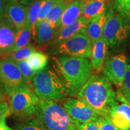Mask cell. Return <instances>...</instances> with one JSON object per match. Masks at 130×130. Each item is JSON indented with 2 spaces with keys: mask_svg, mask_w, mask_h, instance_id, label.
Instances as JSON below:
<instances>
[{
  "mask_svg": "<svg viewBox=\"0 0 130 130\" xmlns=\"http://www.w3.org/2000/svg\"><path fill=\"white\" fill-rule=\"evenodd\" d=\"M101 117L110 118L118 105L116 93L112 83L104 75H91L77 95Z\"/></svg>",
  "mask_w": 130,
  "mask_h": 130,
  "instance_id": "cell-1",
  "label": "cell"
},
{
  "mask_svg": "<svg viewBox=\"0 0 130 130\" xmlns=\"http://www.w3.org/2000/svg\"><path fill=\"white\" fill-rule=\"evenodd\" d=\"M53 69L66 86L68 95L75 97L91 76L92 66L89 58L68 56L54 57Z\"/></svg>",
  "mask_w": 130,
  "mask_h": 130,
  "instance_id": "cell-2",
  "label": "cell"
},
{
  "mask_svg": "<svg viewBox=\"0 0 130 130\" xmlns=\"http://www.w3.org/2000/svg\"><path fill=\"white\" fill-rule=\"evenodd\" d=\"M35 116L48 130H80L81 123L73 119L64 107L54 101L40 100Z\"/></svg>",
  "mask_w": 130,
  "mask_h": 130,
  "instance_id": "cell-3",
  "label": "cell"
},
{
  "mask_svg": "<svg viewBox=\"0 0 130 130\" xmlns=\"http://www.w3.org/2000/svg\"><path fill=\"white\" fill-rule=\"evenodd\" d=\"M30 86L40 100L61 102L68 96L62 79L54 69L49 68L37 72Z\"/></svg>",
  "mask_w": 130,
  "mask_h": 130,
  "instance_id": "cell-4",
  "label": "cell"
},
{
  "mask_svg": "<svg viewBox=\"0 0 130 130\" xmlns=\"http://www.w3.org/2000/svg\"><path fill=\"white\" fill-rule=\"evenodd\" d=\"M8 96L12 113L24 121L35 118L37 105L40 99L28 84L14 89Z\"/></svg>",
  "mask_w": 130,
  "mask_h": 130,
  "instance_id": "cell-5",
  "label": "cell"
},
{
  "mask_svg": "<svg viewBox=\"0 0 130 130\" xmlns=\"http://www.w3.org/2000/svg\"><path fill=\"white\" fill-rule=\"evenodd\" d=\"M92 42L86 30L53 46L51 54L59 56L90 58Z\"/></svg>",
  "mask_w": 130,
  "mask_h": 130,
  "instance_id": "cell-6",
  "label": "cell"
},
{
  "mask_svg": "<svg viewBox=\"0 0 130 130\" xmlns=\"http://www.w3.org/2000/svg\"><path fill=\"white\" fill-rule=\"evenodd\" d=\"M130 34L129 22L120 15H115L111 9L107 12V18L102 37L109 47L123 42Z\"/></svg>",
  "mask_w": 130,
  "mask_h": 130,
  "instance_id": "cell-7",
  "label": "cell"
},
{
  "mask_svg": "<svg viewBox=\"0 0 130 130\" xmlns=\"http://www.w3.org/2000/svg\"><path fill=\"white\" fill-rule=\"evenodd\" d=\"M0 74L7 96L14 89L27 84L16 61L9 56L0 59Z\"/></svg>",
  "mask_w": 130,
  "mask_h": 130,
  "instance_id": "cell-8",
  "label": "cell"
},
{
  "mask_svg": "<svg viewBox=\"0 0 130 130\" xmlns=\"http://www.w3.org/2000/svg\"><path fill=\"white\" fill-rule=\"evenodd\" d=\"M127 61L125 54L121 53L107 58L104 65V75L119 90L122 87Z\"/></svg>",
  "mask_w": 130,
  "mask_h": 130,
  "instance_id": "cell-9",
  "label": "cell"
},
{
  "mask_svg": "<svg viewBox=\"0 0 130 130\" xmlns=\"http://www.w3.org/2000/svg\"><path fill=\"white\" fill-rule=\"evenodd\" d=\"M63 107L73 119L80 123L96 121L101 117L87 103L79 98H69L63 104Z\"/></svg>",
  "mask_w": 130,
  "mask_h": 130,
  "instance_id": "cell-10",
  "label": "cell"
},
{
  "mask_svg": "<svg viewBox=\"0 0 130 130\" xmlns=\"http://www.w3.org/2000/svg\"><path fill=\"white\" fill-rule=\"evenodd\" d=\"M16 30L12 22L6 16L0 19V57H4L12 52L15 42Z\"/></svg>",
  "mask_w": 130,
  "mask_h": 130,
  "instance_id": "cell-11",
  "label": "cell"
},
{
  "mask_svg": "<svg viewBox=\"0 0 130 130\" xmlns=\"http://www.w3.org/2000/svg\"><path fill=\"white\" fill-rule=\"evenodd\" d=\"M30 7L11 2L6 4L4 14L15 26L17 31L25 26L28 22Z\"/></svg>",
  "mask_w": 130,
  "mask_h": 130,
  "instance_id": "cell-12",
  "label": "cell"
},
{
  "mask_svg": "<svg viewBox=\"0 0 130 130\" xmlns=\"http://www.w3.org/2000/svg\"><path fill=\"white\" fill-rule=\"evenodd\" d=\"M89 22V20L85 18L83 16H81L72 24L66 26L58 31L57 35L51 42L49 46L53 47L70 37L74 36L79 32L84 31V30H86Z\"/></svg>",
  "mask_w": 130,
  "mask_h": 130,
  "instance_id": "cell-13",
  "label": "cell"
},
{
  "mask_svg": "<svg viewBox=\"0 0 130 130\" xmlns=\"http://www.w3.org/2000/svg\"><path fill=\"white\" fill-rule=\"evenodd\" d=\"M108 48V44L102 37L92 45L90 61L92 68L96 72L99 73L103 70Z\"/></svg>",
  "mask_w": 130,
  "mask_h": 130,
  "instance_id": "cell-14",
  "label": "cell"
},
{
  "mask_svg": "<svg viewBox=\"0 0 130 130\" xmlns=\"http://www.w3.org/2000/svg\"><path fill=\"white\" fill-rule=\"evenodd\" d=\"M109 118L119 130H130V105L125 102L118 104Z\"/></svg>",
  "mask_w": 130,
  "mask_h": 130,
  "instance_id": "cell-15",
  "label": "cell"
},
{
  "mask_svg": "<svg viewBox=\"0 0 130 130\" xmlns=\"http://www.w3.org/2000/svg\"><path fill=\"white\" fill-rule=\"evenodd\" d=\"M86 1V0H72L71 1L61 16L58 32L66 26L72 24L82 16Z\"/></svg>",
  "mask_w": 130,
  "mask_h": 130,
  "instance_id": "cell-16",
  "label": "cell"
},
{
  "mask_svg": "<svg viewBox=\"0 0 130 130\" xmlns=\"http://www.w3.org/2000/svg\"><path fill=\"white\" fill-rule=\"evenodd\" d=\"M57 32V30L54 28L46 19L43 21L37 29L36 42L38 48L44 49L49 46Z\"/></svg>",
  "mask_w": 130,
  "mask_h": 130,
  "instance_id": "cell-17",
  "label": "cell"
},
{
  "mask_svg": "<svg viewBox=\"0 0 130 130\" xmlns=\"http://www.w3.org/2000/svg\"><path fill=\"white\" fill-rule=\"evenodd\" d=\"M107 18V12L105 11L89 21L86 27V32L92 40V45L102 37Z\"/></svg>",
  "mask_w": 130,
  "mask_h": 130,
  "instance_id": "cell-18",
  "label": "cell"
},
{
  "mask_svg": "<svg viewBox=\"0 0 130 130\" xmlns=\"http://www.w3.org/2000/svg\"><path fill=\"white\" fill-rule=\"evenodd\" d=\"M105 11V0H86L82 16L90 21Z\"/></svg>",
  "mask_w": 130,
  "mask_h": 130,
  "instance_id": "cell-19",
  "label": "cell"
},
{
  "mask_svg": "<svg viewBox=\"0 0 130 130\" xmlns=\"http://www.w3.org/2000/svg\"><path fill=\"white\" fill-rule=\"evenodd\" d=\"M72 0H61L55 5L46 17V20L54 28L57 30L59 27L61 16Z\"/></svg>",
  "mask_w": 130,
  "mask_h": 130,
  "instance_id": "cell-20",
  "label": "cell"
},
{
  "mask_svg": "<svg viewBox=\"0 0 130 130\" xmlns=\"http://www.w3.org/2000/svg\"><path fill=\"white\" fill-rule=\"evenodd\" d=\"M32 37L31 31L28 24H26L23 28L18 30L16 33L15 42L12 49V52L27 46L30 43L31 38Z\"/></svg>",
  "mask_w": 130,
  "mask_h": 130,
  "instance_id": "cell-21",
  "label": "cell"
},
{
  "mask_svg": "<svg viewBox=\"0 0 130 130\" xmlns=\"http://www.w3.org/2000/svg\"><path fill=\"white\" fill-rule=\"evenodd\" d=\"M27 60L36 72L44 69L48 64V57L47 55L40 51H35L29 56Z\"/></svg>",
  "mask_w": 130,
  "mask_h": 130,
  "instance_id": "cell-22",
  "label": "cell"
},
{
  "mask_svg": "<svg viewBox=\"0 0 130 130\" xmlns=\"http://www.w3.org/2000/svg\"><path fill=\"white\" fill-rule=\"evenodd\" d=\"M42 1V0H35L32 3L31 6L30 7V9H29L27 24L30 27L32 34V38L34 40H36V22Z\"/></svg>",
  "mask_w": 130,
  "mask_h": 130,
  "instance_id": "cell-23",
  "label": "cell"
},
{
  "mask_svg": "<svg viewBox=\"0 0 130 130\" xmlns=\"http://www.w3.org/2000/svg\"><path fill=\"white\" fill-rule=\"evenodd\" d=\"M36 51V49L35 46L29 43L27 46L13 52L7 56L10 57L16 61L26 60L29 57V56Z\"/></svg>",
  "mask_w": 130,
  "mask_h": 130,
  "instance_id": "cell-24",
  "label": "cell"
},
{
  "mask_svg": "<svg viewBox=\"0 0 130 130\" xmlns=\"http://www.w3.org/2000/svg\"><path fill=\"white\" fill-rule=\"evenodd\" d=\"M16 62L17 63L21 73H22L25 82L29 86H30V83H31L32 79L35 77L36 72L32 69L31 66H30V64H29L27 60H26L18 61Z\"/></svg>",
  "mask_w": 130,
  "mask_h": 130,
  "instance_id": "cell-25",
  "label": "cell"
},
{
  "mask_svg": "<svg viewBox=\"0 0 130 130\" xmlns=\"http://www.w3.org/2000/svg\"><path fill=\"white\" fill-rule=\"evenodd\" d=\"M17 130H47V128L37 118L24 121L16 126Z\"/></svg>",
  "mask_w": 130,
  "mask_h": 130,
  "instance_id": "cell-26",
  "label": "cell"
},
{
  "mask_svg": "<svg viewBox=\"0 0 130 130\" xmlns=\"http://www.w3.org/2000/svg\"><path fill=\"white\" fill-rule=\"evenodd\" d=\"M114 9L119 15L130 21V0H115Z\"/></svg>",
  "mask_w": 130,
  "mask_h": 130,
  "instance_id": "cell-27",
  "label": "cell"
},
{
  "mask_svg": "<svg viewBox=\"0 0 130 130\" xmlns=\"http://www.w3.org/2000/svg\"><path fill=\"white\" fill-rule=\"evenodd\" d=\"M120 92L127 98H130V59L128 58L127 66L123 79V84Z\"/></svg>",
  "mask_w": 130,
  "mask_h": 130,
  "instance_id": "cell-28",
  "label": "cell"
},
{
  "mask_svg": "<svg viewBox=\"0 0 130 130\" xmlns=\"http://www.w3.org/2000/svg\"><path fill=\"white\" fill-rule=\"evenodd\" d=\"M98 121L100 130H119L113 124L110 118L100 117Z\"/></svg>",
  "mask_w": 130,
  "mask_h": 130,
  "instance_id": "cell-29",
  "label": "cell"
},
{
  "mask_svg": "<svg viewBox=\"0 0 130 130\" xmlns=\"http://www.w3.org/2000/svg\"><path fill=\"white\" fill-rule=\"evenodd\" d=\"M12 113L10 105L6 100L0 101V121L6 119Z\"/></svg>",
  "mask_w": 130,
  "mask_h": 130,
  "instance_id": "cell-30",
  "label": "cell"
},
{
  "mask_svg": "<svg viewBox=\"0 0 130 130\" xmlns=\"http://www.w3.org/2000/svg\"><path fill=\"white\" fill-rule=\"evenodd\" d=\"M98 119L90 122L81 123L80 130H100Z\"/></svg>",
  "mask_w": 130,
  "mask_h": 130,
  "instance_id": "cell-31",
  "label": "cell"
},
{
  "mask_svg": "<svg viewBox=\"0 0 130 130\" xmlns=\"http://www.w3.org/2000/svg\"><path fill=\"white\" fill-rule=\"evenodd\" d=\"M116 98L118 101L121 102H125L130 105V98H127L121 93L120 91H118L116 92Z\"/></svg>",
  "mask_w": 130,
  "mask_h": 130,
  "instance_id": "cell-32",
  "label": "cell"
},
{
  "mask_svg": "<svg viewBox=\"0 0 130 130\" xmlns=\"http://www.w3.org/2000/svg\"><path fill=\"white\" fill-rule=\"evenodd\" d=\"M6 6V0H0V19L4 16Z\"/></svg>",
  "mask_w": 130,
  "mask_h": 130,
  "instance_id": "cell-33",
  "label": "cell"
},
{
  "mask_svg": "<svg viewBox=\"0 0 130 130\" xmlns=\"http://www.w3.org/2000/svg\"><path fill=\"white\" fill-rule=\"evenodd\" d=\"M0 130H14L6 124V119L0 121Z\"/></svg>",
  "mask_w": 130,
  "mask_h": 130,
  "instance_id": "cell-34",
  "label": "cell"
},
{
  "mask_svg": "<svg viewBox=\"0 0 130 130\" xmlns=\"http://www.w3.org/2000/svg\"><path fill=\"white\" fill-rule=\"evenodd\" d=\"M7 94L5 92L4 88L0 87V101H2L6 100V96H7Z\"/></svg>",
  "mask_w": 130,
  "mask_h": 130,
  "instance_id": "cell-35",
  "label": "cell"
},
{
  "mask_svg": "<svg viewBox=\"0 0 130 130\" xmlns=\"http://www.w3.org/2000/svg\"><path fill=\"white\" fill-rule=\"evenodd\" d=\"M0 87H3V88H4V86H3V81H2V79H1V74H0Z\"/></svg>",
  "mask_w": 130,
  "mask_h": 130,
  "instance_id": "cell-36",
  "label": "cell"
},
{
  "mask_svg": "<svg viewBox=\"0 0 130 130\" xmlns=\"http://www.w3.org/2000/svg\"><path fill=\"white\" fill-rule=\"evenodd\" d=\"M9 1H10V2H15L17 0H9Z\"/></svg>",
  "mask_w": 130,
  "mask_h": 130,
  "instance_id": "cell-37",
  "label": "cell"
},
{
  "mask_svg": "<svg viewBox=\"0 0 130 130\" xmlns=\"http://www.w3.org/2000/svg\"><path fill=\"white\" fill-rule=\"evenodd\" d=\"M47 130H48V129H47Z\"/></svg>",
  "mask_w": 130,
  "mask_h": 130,
  "instance_id": "cell-38",
  "label": "cell"
}]
</instances>
